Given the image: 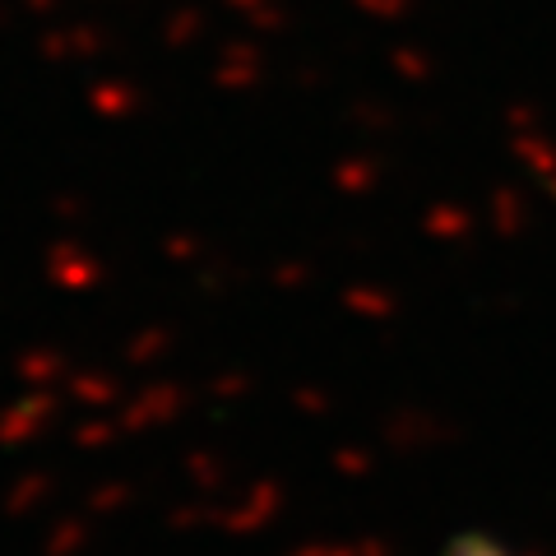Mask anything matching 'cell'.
I'll list each match as a JSON object with an SVG mask.
<instances>
[{
  "label": "cell",
  "instance_id": "1",
  "mask_svg": "<svg viewBox=\"0 0 556 556\" xmlns=\"http://www.w3.org/2000/svg\"><path fill=\"white\" fill-rule=\"evenodd\" d=\"M437 556H525V552L492 525H464L445 538Z\"/></svg>",
  "mask_w": 556,
  "mask_h": 556
}]
</instances>
